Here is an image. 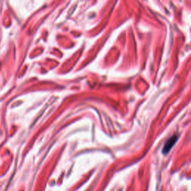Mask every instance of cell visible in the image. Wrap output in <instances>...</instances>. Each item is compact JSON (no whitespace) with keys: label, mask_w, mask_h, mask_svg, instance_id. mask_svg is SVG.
<instances>
[{"label":"cell","mask_w":191,"mask_h":191,"mask_svg":"<svg viewBox=\"0 0 191 191\" xmlns=\"http://www.w3.org/2000/svg\"><path fill=\"white\" fill-rule=\"evenodd\" d=\"M178 140V136L177 135H173L167 141L166 144L164 146L163 149V153L164 154H167L169 151L171 150V149L172 148V146L175 145L176 142Z\"/></svg>","instance_id":"cell-1"}]
</instances>
